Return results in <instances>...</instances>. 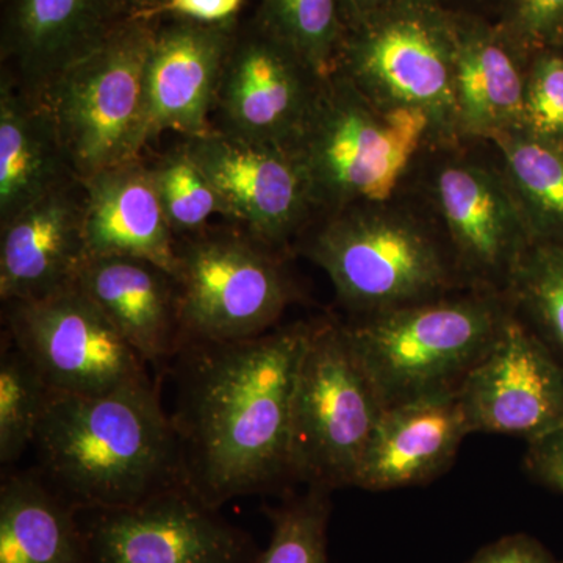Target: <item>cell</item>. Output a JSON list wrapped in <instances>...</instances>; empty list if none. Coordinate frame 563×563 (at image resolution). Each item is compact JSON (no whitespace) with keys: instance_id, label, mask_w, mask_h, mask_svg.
<instances>
[{"instance_id":"cell-31","label":"cell","mask_w":563,"mask_h":563,"mask_svg":"<svg viewBox=\"0 0 563 563\" xmlns=\"http://www.w3.org/2000/svg\"><path fill=\"white\" fill-rule=\"evenodd\" d=\"M525 131L563 144V49L532 52L526 84Z\"/></svg>"},{"instance_id":"cell-24","label":"cell","mask_w":563,"mask_h":563,"mask_svg":"<svg viewBox=\"0 0 563 563\" xmlns=\"http://www.w3.org/2000/svg\"><path fill=\"white\" fill-rule=\"evenodd\" d=\"M0 563H88L77 510L36 470L0 487Z\"/></svg>"},{"instance_id":"cell-19","label":"cell","mask_w":563,"mask_h":563,"mask_svg":"<svg viewBox=\"0 0 563 563\" xmlns=\"http://www.w3.org/2000/svg\"><path fill=\"white\" fill-rule=\"evenodd\" d=\"M472 433L457 391L387 407L363 454L354 487L388 492L432 483L451 468Z\"/></svg>"},{"instance_id":"cell-21","label":"cell","mask_w":563,"mask_h":563,"mask_svg":"<svg viewBox=\"0 0 563 563\" xmlns=\"http://www.w3.org/2000/svg\"><path fill=\"white\" fill-rule=\"evenodd\" d=\"M147 366H168L187 342L176 277L144 258H87L76 277Z\"/></svg>"},{"instance_id":"cell-29","label":"cell","mask_w":563,"mask_h":563,"mask_svg":"<svg viewBox=\"0 0 563 563\" xmlns=\"http://www.w3.org/2000/svg\"><path fill=\"white\" fill-rule=\"evenodd\" d=\"M331 493L309 487L301 496L269 509L272 537L251 563H328Z\"/></svg>"},{"instance_id":"cell-5","label":"cell","mask_w":563,"mask_h":563,"mask_svg":"<svg viewBox=\"0 0 563 563\" xmlns=\"http://www.w3.org/2000/svg\"><path fill=\"white\" fill-rule=\"evenodd\" d=\"M512 314L501 292L462 290L343 322L385 409L459 391Z\"/></svg>"},{"instance_id":"cell-16","label":"cell","mask_w":563,"mask_h":563,"mask_svg":"<svg viewBox=\"0 0 563 563\" xmlns=\"http://www.w3.org/2000/svg\"><path fill=\"white\" fill-rule=\"evenodd\" d=\"M157 21L146 73L150 141L163 132L206 135L213 131L210 117L239 21Z\"/></svg>"},{"instance_id":"cell-17","label":"cell","mask_w":563,"mask_h":563,"mask_svg":"<svg viewBox=\"0 0 563 563\" xmlns=\"http://www.w3.org/2000/svg\"><path fill=\"white\" fill-rule=\"evenodd\" d=\"M131 20L129 0H2L7 74L41 96L63 70Z\"/></svg>"},{"instance_id":"cell-38","label":"cell","mask_w":563,"mask_h":563,"mask_svg":"<svg viewBox=\"0 0 563 563\" xmlns=\"http://www.w3.org/2000/svg\"><path fill=\"white\" fill-rule=\"evenodd\" d=\"M131 2L133 18L136 20H144L151 11L157 9L158 5H162L165 0H129Z\"/></svg>"},{"instance_id":"cell-12","label":"cell","mask_w":563,"mask_h":563,"mask_svg":"<svg viewBox=\"0 0 563 563\" xmlns=\"http://www.w3.org/2000/svg\"><path fill=\"white\" fill-rule=\"evenodd\" d=\"M218 510L184 487L77 515L88 563H251L254 543Z\"/></svg>"},{"instance_id":"cell-13","label":"cell","mask_w":563,"mask_h":563,"mask_svg":"<svg viewBox=\"0 0 563 563\" xmlns=\"http://www.w3.org/2000/svg\"><path fill=\"white\" fill-rule=\"evenodd\" d=\"M252 239L280 252L301 239L313 209L290 151L213 131L181 144Z\"/></svg>"},{"instance_id":"cell-27","label":"cell","mask_w":563,"mask_h":563,"mask_svg":"<svg viewBox=\"0 0 563 563\" xmlns=\"http://www.w3.org/2000/svg\"><path fill=\"white\" fill-rule=\"evenodd\" d=\"M506 298L563 363V244L533 243L518 263Z\"/></svg>"},{"instance_id":"cell-34","label":"cell","mask_w":563,"mask_h":563,"mask_svg":"<svg viewBox=\"0 0 563 563\" xmlns=\"http://www.w3.org/2000/svg\"><path fill=\"white\" fill-rule=\"evenodd\" d=\"M244 0H165L144 20H185L202 24L235 22Z\"/></svg>"},{"instance_id":"cell-6","label":"cell","mask_w":563,"mask_h":563,"mask_svg":"<svg viewBox=\"0 0 563 563\" xmlns=\"http://www.w3.org/2000/svg\"><path fill=\"white\" fill-rule=\"evenodd\" d=\"M406 187L442 229L468 288L506 296L533 239L490 141L429 144Z\"/></svg>"},{"instance_id":"cell-8","label":"cell","mask_w":563,"mask_h":563,"mask_svg":"<svg viewBox=\"0 0 563 563\" xmlns=\"http://www.w3.org/2000/svg\"><path fill=\"white\" fill-rule=\"evenodd\" d=\"M384 410L343 321H310L291 399V479L328 492L354 487Z\"/></svg>"},{"instance_id":"cell-1","label":"cell","mask_w":563,"mask_h":563,"mask_svg":"<svg viewBox=\"0 0 563 563\" xmlns=\"http://www.w3.org/2000/svg\"><path fill=\"white\" fill-rule=\"evenodd\" d=\"M310 321L239 342L187 340L173 358L188 488L220 509L290 477V415Z\"/></svg>"},{"instance_id":"cell-15","label":"cell","mask_w":563,"mask_h":563,"mask_svg":"<svg viewBox=\"0 0 563 563\" xmlns=\"http://www.w3.org/2000/svg\"><path fill=\"white\" fill-rule=\"evenodd\" d=\"M457 393L473 433L529 442L563 424V363L514 312Z\"/></svg>"},{"instance_id":"cell-28","label":"cell","mask_w":563,"mask_h":563,"mask_svg":"<svg viewBox=\"0 0 563 563\" xmlns=\"http://www.w3.org/2000/svg\"><path fill=\"white\" fill-rule=\"evenodd\" d=\"M0 357V463L11 465L32 446L51 388L35 365L3 339Z\"/></svg>"},{"instance_id":"cell-7","label":"cell","mask_w":563,"mask_h":563,"mask_svg":"<svg viewBox=\"0 0 563 563\" xmlns=\"http://www.w3.org/2000/svg\"><path fill=\"white\" fill-rule=\"evenodd\" d=\"M157 24L125 22L40 96L80 181L139 158L150 143L146 73Z\"/></svg>"},{"instance_id":"cell-30","label":"cell","mask_w":563,"mask_h":563,"mask_svg":"<svg viewBox=\"0 0 563 563\" xmlns=\"http://www.w3.org/2000/svg\"><path fill=\"white\" fill-rule=\"evenodd\" d=\"M151 172L177 240L206 231L214 214L225 217L220 196L184 146L166 154Z\"/></svg>"},{"instance_id":"cell-9","label":"cell","mask_w":563,"mask_h":563,"mask_svg":"<svg viewBox=\"0 0 563 563\" xmlns=\"http://www.w3.org/2000/svg\"><path fill=\"white\" fill-rule=\"evenodd\" d=\"M455 22L440 0H406L347 27L336 73L373 101L421 111L455 141Z\"/></svg>"},{"instance_id":"cell-10","label":"cell","mask_w":563,"mask_h":563,"mask_svg":"<svg viewBox=\"0 0 563 563\" xmlns=\"http://www.w3.org/2000/svg\"><path fill=\"white\" fill-rule=\"evenodd\" d=\"M177 291L187 340L239 342L277 328L296 299L279 252L250 233L202 231L177 240Z\"/></svg>"},{"instance_id":"cell-22","label":"cell","mask_w":563,"mask_h":563,"mask_svg":"<svg viewBox=\"0 0 563 563\" xmlns=\"http://www.w3.org/2000/svg\"><path fill=\"white\" fill-rule=\"evenodd\" d=\"M80 184L87 258H144L176 276L177 239L143 158L111 166Z\"/></svg>"},{"instance_id":"cell-25","label":"cell","mask_w":563,"mask_h":563,"mask_svg":"<svg viewBox=\"0 0 563 563\" xmlns=\"http://www.w3.org/2000/svg\"><path fill=\"white\" fill-rule=\"evenodd\" d=\"M490 143L533 243L563 244V144L525 129L504 133Z\"/></svg>"},{"instance_id":"cell-3","label":"cell","mask_w":563,"mask_h":563,"mask_svg":"<svg viewBox=\"0 0 563 563\" xmlns=\"http://www.w3.org/2000/svg\"><path fill=\"white\" fill-rule=\"evenodd\" d=\"M299 251L328 274L352 317L472 290L431 211L407 187L385 201L314 218Z\"/></svg>"},{"instance_id":"cell-20","label":"cell","mask_w":563,"mask_h":563,"mask_svg":"<svg viewBox=\"0 0 563 563\" xmlns=\"http://www.w3.org/2000/svg\"><path fill=\"white\" fill-rule=\"evenodd\" d=\"M44 196L0 222V298L27 301L76 282L87 261L84 190L74 185Z\"/></svg>"},{"instance_id":"cell-36","label":"cell","mask_w":563,"mask_h":563,"mask_svg":"<svg viewBox=\"0 0 563 563\" xmlns=\"http://www.w3.org/2000/svg\"><path fill=\"white\" fill-rule=\"evenodd\" d=\"M402 2L406 0H342L344 21L351 27Z\"/></svg>"},{"instance_id":"cell-11","label":"cell","mask_w":563,"mask_h":563,"mask_svg":"<svg viewBox=\"0 0 563 563\" xmlns=\"http://www.w3.org/2000/svg\"><path fill=\"white\" fill-rule=\"evenodd\" d=\"M7 336L52 391L99 396L150 377L147 365L79 285L7 302Z\"/></svg>"},{"instance_id":"cell-4","label":"cell","mask_w":563,"mask_h":563,"mask_svg":"<svg viewBox=\"0 0 563 563\" xmlns=\"http://www.w3.org/2000/svg\"><path fill=\"white\" fill-rule=\"evenodd\" d=\"M437 143L421 111L373 101L342 74L322 77L309 114L288 143L314 218L399 195Z\"/></svg>"},{"instance_id":"cell-23","label":"cell","mask_w":563,"mask_h":563,"mask_svg":"<svg viewBox=\"0 0 563 563\" xmlns=\"http://www.w3.org/2000/svg\"><path fill=\"white\" fill-rule=\"evenodd\" d=\"M76 181L80 180L70 169L46 103L3 73L0 85V222Z\"/></svg>"},{"instance_id":"cell-18","label":"cell","mask_w":563,"mask_h":563,"mask_svg":"<svg viewBox=\"0 0 563 563\" xmlns=\"http://www.w3.org/2000/svg\"><path fill=\"white\" fill-rule=\"evenodd\" d=\"M454 22L459 140L492 141L521 131L532 52L492 18L454 13Z\"/></svg>"},{"instance_id":"cell-32","label":"cell","mask_w":563,"mask_h":563,"mask_svg":"<svg viewBox=\"0 0 563 563\" xmlns=\"http://www.w3.org/2000/svg\"><path fill=\"white\" fill-rule=\"evenodd\" d=\"M495 20L526 49H563V0H503Z\"/></svg>"},{"instance_id":"cell-33","label":"cell","mask_w":563,"mask_h":563,"mask_svg":"<svg viewBox=\"0 0 563 563\" xmlns=\"http://www.w3.org/2000/svg\"><path fill=\"white\" fill-rule=\"evenodd\" d=\"M523 462L532 481L563 495V424L529 440Z\"/></svg>"},{"instance_id":"cell-37","label":"cell","mask_w":563,"mask_h":563,"mask_svg":"<svg viewBox=\"0 0 563 563\" xmlns=\"http://www.w3.org/2000/svg\"><path fill=\"white\" fill-rule=\"evenodd\" d=\"M448 10L454 13L479 14L495 20L503 0H440Z\"/></svg>"},{"instance_id":"cell-2","label":"cell","mask_w":563,"mask_h":563,"mask_svg":"<svg viewBox=\"0 0 563 563\" xmlns=\"http://www.w3.org/2000/svg\"><path fill=\"white\" fill-rule=\"evenodd\" d=\"M33 446L36 472L76 510L188 488L179 437L151 377L99 396L51 391Z\"/></svg>"},{"instance_id":"cell-14","label":"cell","mask_w":563,"mask_h":563,"mask_svg":"<svg viewBox=\"0 0 563 563\" xmlns=\"http://www.w3.org/2000/svg\"><path fill=\"white\" fill-rule=\"evenodd\" d=\"M321 80L257 21L239 25L218 87L213 129L287 147L309 114Z\"/></svg>"},{"instance_id":"cell-35","label":"cell","mask_w":563,"mask_h":563,"mask_svg":"<svg viewBox=\"0 0 563 563\" xmlns=\"http://www.w3.org/2000/svg\"><path fill=\"white\" fill-rule=\"evenodd\" d=\"M466 563H563L536 537L510 533L485 544Z\"/></svg>"},{"instance_id":"cell-26","label":"cell","mask_w":563,"mask_h":563,"mask_svg":"<svg viewBox=\"0 0 563 563\" xmlns=\"http://www.w3.org/2000/svg\"><path fill=\"white\" fill-rule=\"evenodd\" d=\"M255 21L314 73L335 69L347 31L342 0H262Z\"/></svg>"}]
</instances>
